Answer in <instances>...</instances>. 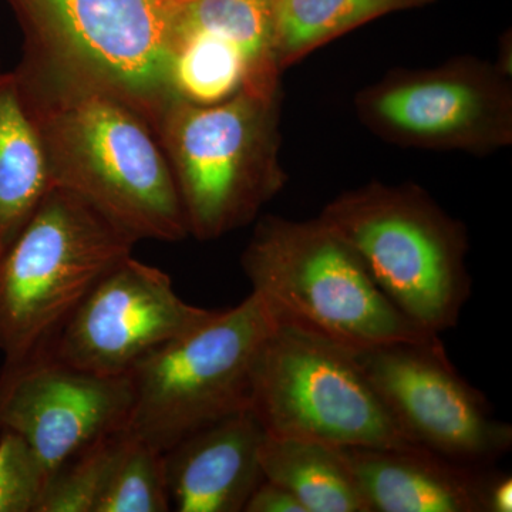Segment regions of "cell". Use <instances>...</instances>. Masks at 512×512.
<instances>
[{"instance_id":"11","label":"cell","mask_w":512,"mask_h":512,"mask_svg":"<svg viewBox=\"0 0 512 512\" xmlns=\"http://www.w3.org/2000/svg\"><path fill=\"white\" fill-rule=\"evenodd\" d=\"M130 373L87 372L43 345L0 369V431L18 434L52 474L92 441L127 429Z\"/></svg>"},{"instance_id":"3","label":"cell","mask_w":512,"mask_h":512,"mask_svg":"<svg viewBox=\"0 0 512 512\" xmlns=\"http://www.w3.org/2000/svg\"><path fill=\"white\" fill-rule=\"evenodd\" d=\"M319 218L419 328L433 335L456 328L473 289L467 231L427 191L369 183L338 195Z\"/></svg>"},{"instance_id":"18","label":"cell","mask_w":512,"mask_h":512,"mask_svg":"<svg viewBox=\"0 0 512 512\" xmlns=\"http://www.w3.org/2000/svg\"><path fill=\"white\" fill-rule=\"evenodd\" d=\"M439 0H275V59L279 70L320 46L390 13Z\"/></svg>"},{"instance_id":"5","label":"cell","mask_w":512,"mask_h":512,"mask_svg":"<svg viewBox=\"0 0 512 512\" xmlns=\"http://www.w3.org/2000/svg\"><path fill=\"white\" fill-rule=\"evenodd\" d=\"M137 242L72 191L52 187L0 255V353L49 345Z\"/></svg>"},{"instance_id":"25","label":"cell","mask_w":512,"mask_h":512,"mask_svg":"<svg viewBox=\"0 0 512 512\" xmlns=\"http://www.w3.org/2000/svg\"><path fill=\"white\" fill-rule=\"evenodd\" d=\"M174 2H185V0H174Z\"/></svg>"},{"instance_id":"8","label":"cell","mask_w":512,"mask_h":512,"mask_svg":"<svg viewBox=\"0 0 512 512\" xmlns=\"http://www.w3.org/2000/svg\"><path fill=\"white\" fill-rule=\"evenodd\" d=\"M23 47L109 90L156 134L173 101L174 0H9Z\"/></svg>"},{"instance_id":"23","label":"cell","mask_w":512,"mask_h":512,"mask_svg":"<svg viewBox=\"0 0 512 512\" xmlns=\"http://www.w3.org/2000/svg\"><path fill=\"white\" fill-rule=\"evenodd\" d=\"M244 512H306L303 505L285 488L271 480L262 481L249 498Z\"/></svg>"},{"instance_id":"9","label":"cell","mask_w":512,"mask_h":512,"mask_svg":"<svg viewBox=\"0 0 512 512\" xmlns=\"http://www.w3.org/2000/svg\"><path fill=\"white\" fill-rule=\"evenodd\" d=\"M356 110L372 133L397 146L487 154L512 143L507 72L477 59L390 72L357 94Z\"/></svg>"},{"instance_id":"10","label":"cell","mask_w":512,"mask_h":512,"mask_svg":"<svg viewBox=\"0 0 512 512\" xmlns=\"http://www.w3.org/2000/svg\"><path fill=\"white\" fill-rule=\"evenodd\" d=\"M357 360L406 436L471 468H487L512 447V427L457 372L440 336L355 350Z\"/></svg>"},{"instance_id":"21","label":"cell","mask_w":512,"mask_h":512,"mask_svg":"<svg viewBox=\"0 0 512 512\" xmlns=\"http://www.w3.org/2000/svg\"><path fill=\"white\" fill-rule=\"evenodd\" d=\"M167 511L171 501L164 453L128 430L96 512Z\"/></svg>"},{"instance_id":"7","label":"cell","mask_w":512,"mask_h":512,"mask_svg":"<svg viewBox=\"0 0 512 512\" xmlns=\"http://www.w3.org/2000/svg\"><path fill=\"white\" fill-rule=\"evenodd\" d=\"M249 410L272 437L339 448L417 446L355 350L282 319L256 359Z\"/></svg>"},{"instance_id":"20","label":"cell","mask_w":512,"mask_h":512,"mask_svg":"<svg viewBox=\"0 0 512 512\" xmlns=\"http://www.w3.org/2000/svg\"><path fill=\"white\" fill-rule=\"evenodd\" d=\"M128 430L106 434L84 446L50 474L37 512H96Z\"/></svg>"},{"instance_id":"15","label":"cell","mask_w":512,"mask_h":512,"mask_svg":"<svg viewBox=\"0 0 512 512\" xmlns=\"http://www.w3.org/2000/svg\"><path fill=\"white\" fill-rule=\"evenodd\" d=\"M52 187L42 143L15 73L0 70V255Z\"/></svg>"},{"instance_id":"16","label":"cell","mask_w":512,"mask_h":512,"mask_svg":"<svg viewBox=\"0 0 512 512\" xmlns=\"http://www.w3.org/2000/svg\"><path fill=\"white\" fill-rule=\"evenodd\" d=\"M259 458L266 480L288 488L306 512H369L339 447L266 434Z\"/></svg>"},{"instance_id":"13","label":"cell","mask_w":512,"mask_h":512,"mask_svg":"<svg viewBox=\"0 0 512 512\" xmlns=\"http://www.w3.org/2000/svg\"><path fill=\"white\" fill-rule=\"evenodd\" d=\"M266 433L249 409L229 414L165 451L171 510L244 512L265 480L261 451Z\"/></svg>"},{"instance_id":"2","label":"cell","mask_w":512,"mask_h":512,"mask_svg":"<svg viewBox=\"0 0 512 512\" xmlns=\"http://www.w3.org/2000/svg\"><path fill=\"white\" fill-rule=\"evenodd\" d=\"M279 121L281 87H244L211 106L177 99L165 110L156 136L192 237L247 227L284 188Z\"/></svg>"},{"instance_id":"24","label":"cell","mask_w":512,"mask_h":512,"mask_svg":"<svg viewBox=\"0 0 512 512\" xmlns=\"http://www.w3.org/2000/svg\"><path fill=\"white\" fill-rule=\"evenodd\" d=\"M484 512L512 511V478L507 474L487 473L484 484Z\"/></svg>"},{"instance_id":"1","label":"cell","mask_w":512,"mask_h":512,"mask_svg":"<svg viewBox=\"0 0 512 512\" xmlns=\"http://www.w3.org/2000/svg\"><path fill=\"white\" fill-rule=\"evenodd\" d=\"M13 73L53 187L89 202L136 242L190 235L167 157L136 110L30 47Z\"/></svg>"},{"instance_id":"17","label":"cell","mask_w":512,"mask_h":512,"mask_svg":"<svg viewBox=\"0 0 512 512\" xmlns=\"http://www.w3.org/2000/svg\"><path fill=\"white\" fill-rule=\"evenodd\" d=\"M207 33L232 43L247 60L254 89L281 87L275 59V0H185L175 2L173 42Z\"/></svg>"},{"instance_id":"6","label":"cell","mask_w":512,"mask_h":512,"mask_svg":"<svg viewBox=\"0 0 512 512\" xmlns=\"http://www.w3.org/2000/svg\"><path fill=\"white\" fill-rule=\"evenodd\" d=\"M279 322L274 306L252 291L144 357L130 372L127 429L165 453L202 427L249 409L256 359Z\"/></svg>"},{"instance_id":"14","label":"cell","mask_w":512,"mask_h":512,"mask_svg":"<svg viewBox=\"0 0 512 512\" xmlns=\"http://www.w3.org/2000/svg\"><path fill=\"white\" fill-rule=\"evenodd\" d=\"M340 450L369 512H484V468L420 446Z\"/></svg>"},{"instance_id":"19","label":"cell","mask_w":512,"mask_h":512,"mask_svg":"<svg viewBox=\"0 0 512 512\" xmlns=\"http://www.w3.org/2000/svg\"><path fill=\"white\" fill-rule=\"evenodd\" d=\"M171 79L180 99L211 106L249 83L247 60L228 40L207 33L175 37Z\"/></svg>"},{"instance_id":"12","label":"cell","mask_w":512,"mask_h":512,"mask_svg":"<svg viewBox=\"0 0 512 512\" xmlns=\"http://www.w3.org/2000/svg\"><path fill=\"white\" fill-rule=\"evenodd\" d=\"M214 311L185 302L170 275L130 255L94 286L50 345L87 372L128 375L144 357Z\"/></svg>"},{"instance_id":"22","label":"cell","mask_w":512,"mask_h":512,"mask_svg":"<svg viewBox=\"0 0 512 512\" xmlns=\"http://www.w3.org/2000/svg\"><path fill=\"white\" fill-rule=\"evenodd\" d=\"M50 473L18 434L0 431V512H37Z\"/></svg>"},{"instance_id":"4","label":"cell","mask_w":512,"mask_h":512,"mask_svg":"<svg viewBox=\"0 0 512 512\" xmlns=\"http://www.w3.org/2000/svg\"><path fill=\"white\" fill-rule=\"evenodd\" d=\"M252 291L286 322L346 348L427 342L426 332L394 306L359 255L320 218L265 215L241 255Z\"/></svg>"}]
</instances>
